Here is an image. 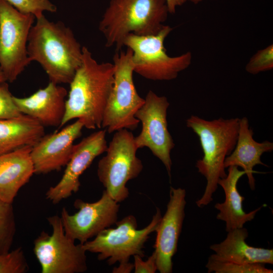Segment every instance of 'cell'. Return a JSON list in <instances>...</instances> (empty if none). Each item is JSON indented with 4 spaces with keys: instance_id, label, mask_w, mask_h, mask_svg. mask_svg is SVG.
<instances>
[{
    "instance_id": "cell-1",
    "label": "cell",
    "mask_w": 273,
    "mask_h": 273,
    "mask_svg": "<svg viewBox=\"0 0 273 273\" xmlns=\"http://www.w3.org/2000/svg\"><path fill=\"white\" fill-rule=\"evenodd\" d=\"M81 65L69 83L65 112L59 128L77 119L89 129L102 128L104 112L114 83V65L98 63L82 47Z\"/></svg>"
},
{
    "instance_id": "cell-2",
    "label": "cell",
    "mask_w": 273,
    "mask_h": 273,
    "mask_svg": "<svg viewBox=\"0 0 273 273\" xmlns=\"http://www.w3.org/2000/svg\"><path fill=\"white\" fill-rule=\"evenodd\" d=\"M82 48L70 28L43 15L30 29L27 53L30 61L39 63L50 81L69 84L81 65Z\"/></svg>"
},
{
    "instance_id": "cell-3",
    "label": "cell",
    "mask_w": 273,
    "mask_h": 273,
    "mask_svg": "<svg viewBox=\"0 0 273 273\" xmlns=\"http://www.w3.org/2000/svg\"><path fill=\"white\" fill-rule=\"evenodd\" d=\"M239 123L238 118L207 120L192 115L186 120L187 126L198 135L203 153L195 166L207 181L203 196L196 201L200 208L212 201L218 180L227 175L224 162L236 145Z\"/></svg>"
},
{
    "instance_id": "cell-4",
    "label": "cell",
    "mask_w": 273,
    "mask_h": 273,
    "mask_svg": "<svg viewBox=\"0 0 273 273\" xmlns=\"http://www.w3.org/2000/svg\"><path fill=\"white\" fill-rule=\"evenodd\" d=\"M169 14L166 0H110L99 24L107 48L122 49L130 34L157 33Z\"/></svg>"
},
{
    "instance_id": "cell-5",
    "label": "cell",
    "mask_w": 273,
    "mask_h": 273,
    "mask_svg": "<svg viewBox=\"0 0 273 273\" xmlns=\"http://www.w3.org/2000/svg\"><path fill=\"white\" fill-rule=\"evenodd\" d=\"M172 30L164 25L156 34L136 35L130 34L123 41V46L132 51L134 72L149 80H171L190 65L192 55L187 52L171 57L167 53L164 42Z\"/></svg>"
},
{
    "instance_id": "cell-6",
    "label": "cell",
    "mask_w": 273,
    "mask_h": 273,
    "mask_svg": "<svg viewBox=\"0 0 273 273\" xmlns=\"http://www.w3.org/2000/svg\"><path fill=\"white\" fill-rule=\"evenodd\" d=\"M113 86L104 112L102 127L108 133L134 130L140 121L135 114L145 102L138 94L133 79L132 51H116L114 55Z\"/></svg>"
},
{
    "instance_id": "cell-7",
    "label": "cell",
    "mask_w": 273,
    "mask_h": 273,
    "mask_svg": "<svg viewBox=\"0 0 273 273\" xmlns=\"http://www.w3.org/2000/svg\"><path fill=\"white\" fill-rule=\"evenodd\" d=\"M161 217L160 210L156 208L149 224L139 230L135 217L128 215L117 221L116 228L104 230L82 244L83 247L86 252L97 253L98 260H106L109 265L128 262L135 255L144 258L145 244L150 234L156 232Z\"/></svg>"
},
{
    "instance_id": "cell-8",
    "label": "cell",
    "mask_w": 273,
    "mask_h": 273,
    "mask_svg": "<svg viewBox=\"0 0 273 273\" xmlns=\"http://www.w3.org/2000/svg\"><path fill=\"white\" fill-rule=\"evenodd\" d=\"M114 132L106 155L98 162L97 175L105 190L119 203L129 196L127 183L139 175L143 165L136 156L132 133L126 129Z\"/></svg>"
},
{
    "instance_id": "cell-9",
    "label": "cell",
    "mask_w": 273,
    "mask_h": 273,
    "mask_svg": "<svg viewBox=\"0 0 273 273\" xmlns=\"http://www.w3.org/2000/svg\"><path fill=\"white\" fill-rule=\"evenodd\" d=\"M35 19L0 0V65L7 81L16 80L31 62L27 43Z\"/></svg>"
},
{
    "instance_id": "cell-10",
    "label": "cell",
    "mask_w": 273,
    "mask_h": 273,
    "mask_svg": "<svg viewBox=\"0 0 273 273\" xmlns=\"http://www.w3.org/2000/svg\"><path fill=\"white\" fill-rule=\"evenodd\" d=\"M50 235L42 231L34 241L33 251L42 273H83L87 269L86 251L82 244L65 234L60 216L48 218Z\"/></svg>"
},
{
    "instance_id": "cell-11",
    "label": "cell",
    "mask_w": 273,
    "mask_h": 273,
    "mask_svg": "<svg viewBox=\"0 0 273 273\" xmlns=\"http://www.w3.org/2000/svg\"><path fill=\"white\" fill-rule=\"evenodd\" d=\"M169 103L165 96L149 90L145 102L135 114L142 124L140 133L134 137L138 149L148 148L165 166L171 178L170 153L175 144L167 128V112Z\"/></svg>"
},
{
    "instance_id": "cell-12",
    "label": "cell",
    "mask_w": 273,
    "mask_h": 273,
    "mask_svg": "<svg viewBox=\"0 0 273 273\" xmlns=\"http://www.w3.org/2000/svg\"><path fill=\"white\" fill-rule=\"evenodd\" d=\"M78 211L70 214L62 209L61 219L66 235L83 244L118 221L120 205L104 190L101 197L94 202L77 199L74 203Z\"/></svg>"
},
{
    "instance_id": "cell-13",
    "label": "cell",
    "mask_w": 273,
    "mask_h": 273,
    "mask_svg": "<svg viewBox=\"0 0 273 273\" xmlns=\"http://www.w3.org/2000/svg\"><path fill=\"white\" fill-rule=\"evenodd\" d=\"M106 130L96 131L74 145L72 156L60 181L46 193V198L53 204L67 199L79 189V178L94 159L106 152Z\"/></svg>"
},
{
    "instance_id": "cell-14",
    "label": "cell",
    "mask_w": 273,
    "mask_h": 273,
    "mask_svg": "<svg viewBox=\"0 0 273 273\" xmlns=\"http://www.w3.org/2000/svg\"><path fill=\"white\" fill-rule=\"evenodd\" d=\"M186 196L185 189L170 187L166 210L156 231L154 251L157 270L160 273H171L173 270L172 258L177 250L185 216Z\"/></svg>"
},
{
    "instance_id": "cell-15",
    "label": "cell",
    "mask_w": 273,
    "mask_h": 273,
    "mask_svg": "<svg viewBox=\"0 0 273 273\" xmlns=\"http://www.w3.org/2000/svg\"><path fill=\"white\" fill-rule=\"evenodd\" d=\"M83 123L77 119L59 131L44 135L30 152L34 174H45L60 170L72 156L74 142L81 135Z\"/></svg>"
},
{
    "instance_id": "cell-16",
    "label": "cell",
    "mask_w": 273,
    "mask_h": 273,
    "mask_svg": "<svg viewBox=\"0 0 273 273\" xmlns=\"http://www.w3.org/2000/svg\"><path fill=\"white\" fill-rule=\"evenodd\" d=\"M67 96L66 88L50 81L45 87L30 96H14V100L22 114L36 119L44 126L59 128L64 116Z\"/></svg>"
},
{
    "instance_id": "cell-17",
    "label": "cell",
    "mask_w": 273,
    "mask_h": 273,
    "mask_svg": "<svg viewBox=\"0 0 273 273\" xmlns=\"http://www.w3.org/2000/svg\"><path fill=\"white\" fill-rule=\"evenodd\" d=\"M32 146H25L0 155V200L12 203L20 189L34 174L30 157Z\"/></svg>"
},
{
    "instance_id": "cell-18",
    "label": "cell",
    "mask_w": 273,
    "mask_h": 273,
    "mask_svg": "<svg viewBox=\"0 0 273 273\" xmlns=\"http://www.w3.org/2000/svg\"><path fill=\"white\" fill-rule=\"evenodd\" d=\"M253 131L249 128L247 117L240 119L239 128L236 145L232 152L228 156L224 162V167L236 166L240 167L245 172L251 190L255 189V180L253 170L256 165L267 166L261 160L262 155L273 150V143L268 141L258 143L253 139Z\"/></svg>"
},
{
    "instance_id": "cell-19",
    "label": "cell",
    "mask_w": 273,
    "mask_h": 273,
    "mask_svg": "<svg viewBox=\"0 0 273 273\" xmlns=\"http://www.w3.org/2000/svg\"><path fill=\"white\" fill-rule=\"evenodd\" d=\"M228 171L226 177L218 181V185L223 189L224 192V201L217 203L214 205L215 208L219 211L216 218L225 222L227 232L243 228L245 223L254 218L262 207H258L248 213L244 211L243 202L245 198L239 193L237 184L245 172L244 170H240L236 166L229 167Z\"/></svg>"
},
{
    "instance_id": "cell-20",
    "label": "cell",
    "mask_w": 273,
    "mask_h": 273,
    "mask_svg": "<svg viewBox=\"0 0 273 273\" xmlns=\"http://www.w3.org/2000/svg\"><path fill=\"white\" fill-rule=\"evenodd\" d=\"M248 237L246 229L242 228L228 232L221 242L210 246L214 255L219 259L242 264H273V249L249 246L246 239Z\"/></svg>"
},
{
    "instance_id": "cell-21",
    "label": "cell",
    "mask_w": 273,
    "mask_h": 273,
    "mask_svg": "<svg viewBox=\"0 0 273 273\" xmlns=\"http://www.w3.org/2000/svg\"><path fill=\"white\" fill-rule=\"evenodd\" d=\"M44 135V126L25 114L0 120V155L34 146Z\"/></svg>"
},
{
    "instance_id": "cell-22",
    "label": "cell",
    "mask_w": 273,
    "mask_h": 273,
    "mask_svg": "<svg viewBox=\"0 0 273 273\" xmlns=\"http://www.w3.org/2000/svg\"><path fill=\"white\" fill-rule=\"evenodd\" d=\"M16 225L12 203L0 200V254L10 251Z\"/></svg>"
},
{
    "instance_id": "cell-23",
    "label": "cell",
    "mask_w": 273,
    "mask_h": 273,
    "mask_svg": "<svg viewBox=\"0 0 273 273\" xmlns=\"http://www.w3.org/2000/svg\"><path fill=\"white\" fill-rule=\"evenodd\" d=\"M264 264H239L219 259L213 254L208 258L206 267L209 273H272L273 270L266 268Z\"/></svg>"
},
{
    "instance_id": "cell-24",
    "label": "cell",
    "mask_w": 273,
    "mask_h": 273,
    "mask_svg": "<svg viewBox=\"0 0 273 273\" xmlns=\"http://www.w3.org/2000/svg\"><path fill=\"white\" fill-rule=\"evenodd\" d=\"M28 268L21 247L0 254V273H25Z\"/></svg>"
},
{
    "instance_id": "cell-25",
    "label": "cell",
    "mask_w": 273,
    "mask_h": 273,
    "mask_svg": "<svg viewBox=\"0 0 273 273\" xmlns=\"http://www.w3.org/2000/svg\"><path fill=\"white\" fill-rule=\"evenodd\" d=\"M19 12L31 14L37 19L44 12H56L57 7L49 0H6Z\"/></svg>"
},
{
    "instance_id": "cell-26",
    "label": "cell",
    "mask_w": 273,
    "mask_h": 273,
    "mask_svg": "<svg viewBox=\"0 0 273 273\" xmlns=\"http://www.w3.org/2000/svg\"><path fill=\"white\" fill-rule=\"evenodd\" d=\"M273 68V45L258 50L250 59L245 66L246 71L252 74L270 70Z\"/></svg>"
},
{
    "instance_id": "cell-27",
    "label": "cell",
    "mask_w": 273,
    "mask_h": 273,
    "mask_svg": "<svg viewBox=\"0 0 273 273\" xmlns=\"http://www.w3.org/2000/svg\"><path fill=\"white\" fill-rule=\"evenodd\" d=\"M22 114L15 103L7 81L0 83V120L15 118Z\"/></svg>"
},
{
    "instance_id": "cell-28",
    "label": "cell",
    "mask_w": 273,
    "mask_h": 273,
    "mask_svg": "<svg viewBox=\"0 0 273 273\" xmlns=\"http://www.w3.org/2000/svg\"><path fill=\"white\" fill-rule=\"evenodd\" d=\"M134 273H155L157 270L156 257L154 251L144 261L139 255L133 256Z\"/></svg>"
},
{
    "instance_id": "cell-29",
    "label": "cell",
    "mask_w": 273,
    "mask_h": 273,
    "mask_svg": "<svg viewBox=\"0 0 273 273\" xmlns=\"http://www.w3.org/2000/svg\"><path fill=\"white\" fill-rule=\"evenodd\" d=\"M133 263L128 261L119 263L118 266L113 268L112 272L113 273H130L133 270Z\"/></svg>"
},
{
    "instance_id": "cell-30",
    "label": "cell",
    "mask_w": 273,
    "mask_h": 273,
    "mask_svg": "<svg viewBox=\"0 0 273 273\" xmlns=\"http://www.w3.org/2000/svg\"><path fill=\"white\" fill-rule=\"evenodd\" d=\"M169 13L174 14L178 6L184 5L187 0H166Z\"/></svg>"
},
{
    "instance_id": "cell-31",
    "label": "cell",
    "mask_w": 273,
    "mask_h": 273,
    "mask_svg": "<svg viewBox=\"0 0 273 273\" xmlns=\"http://www.w3.org/2000/svg\"><path fill=\"white\" fill-rule=\"evenodd\" d=\"M7 81L5 74L0 65V83Z\"/></svg>"
},
{
    "instance_id": "cell-32",
    "label": "cell",
    "mask_w": 273,
    "mask_h": 273,
    "mask_svg": "<svg viewBox=\"0 0 273 273\" xmlns=\"http://www.w3.org/2000/svg\"><path fill=\"white\" fill-rule=\"evenodd\" d=\"M187 1H190L191 2L193 3L194 4H197L203 0H187Z\"/></svg>"
}]
</instances>
